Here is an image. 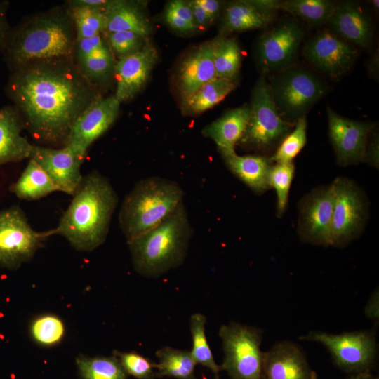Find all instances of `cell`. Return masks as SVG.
Segmentation results:
<instances>
[{
  "label": "cell",
  "instance_id": "1",
  "mask_svg": "<svg viewBox=\"0 0 379 379\" xmlns=\"http://www.w3.org/2000/svg\"><path fill=\"white\" fill-rule=\"evenodd\" d=\"M6 93L33 138L65 146L77 118L100 97L72 58L28 63L11 71Z\"/></svg>",
  "mask_w": 379,
  "mask_h": 379
},
{
  "label": "cell",
  "instance_id": "2",
  "mask_svg": "<svg viewBox=\"0 0 379 379\" xmlns=\"http://www.w3.org/2000/svg\"><path fill=\"white\" fill-rule=\"evenodd\" d=\"M118 196L109 180L98 171L83 176L62 215L55 234L65 237L79 251H92L108 234Z\"/></svg>",
  "mask_w": 379,
  "mask_h": 379
},
{
  "label": "cell",
  "instance_id": "3",
  "mask_svg": "<svg viewBox=\"0 0 379 379\" xmlns=\"http://www.w3.org/2000/svg\"><path fill=\"white\" fill-rule=\"evenodd\" d=\"M76 40L68 8L58 6L11 28L1 51L13 71L35 61L72 58Z\"/></svg>",
  "mask_w": 379,
  "mask_h": 379
},
{
  "label": "cell",
  "instance_id": "4",
  "mask_svg": "<svg viewBox=\"0 0 379 379\" xmlns=\"http://www.w3.org/2000/svg\"><path fill=\"white\" fill-rule=\"evenodd\" d=\"M192 229L182 202L161 223L127 242L135 270L157 277L183 263Z\"/></svg>",
  "mask_w": 379,
  "mask_h": 379
},
{
  "label": "cell",
  "instance_id": "5",
  "mask_svg": "<svg viewBox=\"0 0 379 379\" xmlns=\"http://www.w3.org/2000/svg\"><path fill=\"white\" fill-rule=\"evenodd\" d=\"M175 181L160 177L140 180L126 195L119 214L120 228L128 242L167 218L183 202Z\"/></svg>",
  "mask_w": 379,
  "mask_h": 379
},
{
  "label": "cell",
  "instance_id": "6",
  "mask_svg": "<svg viewBox=\"0 0 379 379\" xmlns=\"http://www.w3.org/2000/svg\"><path fill=\"white\" fill-rule=\"evenodd\" d=\"M271 76L267 82L275 107L293 126L326 93V84L318 77L300 67L292 65Z\"/></svg>",
  "mask_w": 379,
  "mask_h": 379
},
{
  "label": "cell",
  "instance_id": "7",
  "mask_svg": "<svg viewBox=\"0 0 379 379\" xmlns=\"http://www.w3.org/2000/svg\"><path fill=\"white\" fill-rule=\"evenodd\" d=\"M219 335L224 351L221 371L231 379H264L261 329L231 322L220 327Z\"/></svg>",
  "mask_w": 379,
  "mask_h": 379
},
{
  "label": "cell",
  "instance_id": "8",
  "mask_svg": "<svg viewBox=\"0 0 379 379\" xmlns=\"http://www.w3.org/2000/svg\"><path fill=\"white\" fill-rule=\"evenodd\" d=\"M249 109V120L239 142L244 146L269 150L281 142L293 126L280 117L264 74L261 73L254 86Z\"/></svg>",
  "mask_w": 379,
  "mask_h": 379
},
{
  "label": "cell",
  "instance_id": "9",
  "mask_svg": "<svg viewBox=\"0 0 379 379\" xmlns=\"http://www.w3.org/2000/svg\"><path fill=\"white\" fill-rule=\"evenodd\" d=\"M300 340L323 345L330 352L335 364L342 371L353 374L371 373L376 364L378 343L371 331H357L332 334L310 331Z\"/></svg>",
  "mask_w": 379,
  "mask_h": 379
},
{
  "label": "cell",
  "instance_id": "10",
  "mask_svg": "<svg viewBox=\"0 0 379 379\" xmlns=\"http://www.w3.org/2000/svg\"><path fill=\"white\" fill-rule=\"evenodd\" d=\"M54 230H34L23 211L13 206L0 211V266L17 270L29 261Z\"/></svg>",
  "mask_w": 379,
  "mask_h": 379
},
{
  "label": "cell",
  "instance_id": "11",
  "mask_svg": "<svg viewBox=\"0 0 379 379\" xmlns=\"http://www.w3.org/2000/svg\"><path fill=\"white\" fill-rule=\"evenodd\" d=\"M334 203L331 220V246L343 247L359 236L368 216L365 194L352 180L337 178L332 183Z\"/></svg>",
  "mask_w": 379,
  "mask_h": 379
},
{
  "label": "cell",
  "instance_id": "12",
  "mask_svg": "<svg viewBox=\"0 0 379 379\" xmlns=\"http://www.w3.org/2000/svg\"><path fill=\"white\" fill-rule=\"evenodd\" d=\"M305 36L303 28L291 19L281 20L265 32L255 49L261 73L272 74L293 65Z\"/></svg>",
  "mask_w": 379,
  "mask_h": 379
},
{
  "label": "cell",
  "instance_id": "13",
  "mask_svg": "<svg viewBox=\"0 0 379 379\" xmlns=\"http://www.w3.org/2000/svg\"><path fill=\"white\" fill-rule=\"evenodd\" d=\"M332 184L314 189L299 204L298 232L304 242L331 246V220L334 203Z\"/></svg>",
  "mask_w": 379,
  "mask_h": 379
},
{
  "label": "cell",
  "instance_id": "14",
  "mask_svg": "<svg viewBox=\"0 0 379 379\" xmlns=\"http://www.w3.org/2000/svg\"><path fill=\"white\" fill-rule=\"evenodd\" d=\"M120 104L114 95L96 99L77 118L65 146L84 161L90 146L116 121Z\"/></svg>",
  "mask_w": 379,
  "mask_h": 379
},
{
  "label": "cell",
  "instance_id": "15",
  "mask_svg": "<svg viewBox=\"0 0 379 379\" xmlns=\"http://www.w3.org/2000/svg\"><path fill=\"white\" fill-rule=\"evenodd\" d=\"M303 54L314 68L333 79L347 73L359 56L354 46L329 29L310 38L304 46Z\"/></svg>",
  "mask_w": 379,
  "mask_h": 379
},
{
  "label": "cell",
  "instance_id": "16",
  "mask_svg": "<svg viewBox=\"0 0 379 379\" xmlns=\"http://www.w3.org/2000/svg\"><path fill=\"white\" fill-rule=\"evenodd\" d=\"M328 133L337 163L342 166L365 161L366 149L375 124L343 117L326 108Z\"/></svg>",
  "mask_w": 379,
  "mask_h": 379
},
{
  "label": "cell",
  "instance_id": "17",
  "mask_svg": "<svg viewBox=\"0 0 379 379\" xmlns=\"http://www.w3.org/2000/svg\"><path fill=\"white\" fill-rule=\"evenodd\" d=\"M30 159L42 168L59 191L74 194L83 178L84 161L69 147L34 145Z\"/></svg>",
  "mask_w": 379,
  "mask_h": 379
},
{
  "label": "cell",
  "instance_id": "18",
  "mask_svg": "<svg viewBox=\"0 0 379 379\" xmlns=\"http://www.w3.org/2000/svg\"><path fill=\"white\" fill-rule=\"evenodd\" d=\"M157 60L155 47L147 42L137 53L116 62L114 95L120 103L132 99L142 89Z\"/></svg>",
  "mask_w": 379,
  "mask_h": 379
},
{
  "label": "cell",
  "instance_id": "19",
  "mask_svg": "<svg viewBox=\"0 0 379 379\" xmlns=\"http://www.w3.org/2000/svg\"><path fill=\"white\" fill-rule=\"evenodd\" d=\"M264 379H317L302 348L291 341L276 343L264 352Z\"/></svg>",
  "mask_w": 379,
  "mask_h": 379
},
{
  "label": "cell",
  "instance_id": "20",
  "mask_svg": "<svg viewBox=\"0 0 379 379\" xmlns=\"http://www.w3.org/2000/svg\"><path fill=\"white\" fill-rule=\"evenodd\" d=\"M327 23L330 31L349 44L363 48L371 46V20L357 3L347 1L337 4Z\"/></svg>",
  "mask_w": 379,
  "mask_h": 379
},
{
  "label": "cell",
  "instance_id": "21",
  "mask_svg": "<svg viewBox=\"0 0 379 379\" xmlns=\"http://www.w3.org/2000/svg\"><path fill=\"white\" fill-rule=\"evenodd\" d=\"M215 42L216 40L201 44L181 62L177 86L182 103L201 86L216 78L213 63Z\"/></svg>",
  "mask_w": 379,
  "mask_h": 379
},
{
  "label": "cell",
  "instance_id": "22",
  "mask_svg": "<svg viewBox=\"0 0 379 379\" xmlns=\"http://www.w3.org/2000/svg\"><path fill=\"white\" fill-rule=\"evenodd\" d=\"M25 125L13 105L0 109V166L30 159L34 145L22 135Z\"/></svg>",
  "mask_w": 379,
  "mask_h": 379
},
{
  "label": "cell",
  "instance_id": "23",
  "mask_svg": "<svg viewBox=\"0 0 379 379\" xmlns=\"http://www.w3.org/2000/svg\"><path fill=\"white\" fill-rule=\"evenodd\" d=\"M229 170L255 193L260 194L270 188V159L258 155L239 156L235 151L220 152Z\"/></svg>",
  "mask_w": 379,
  "mask_h": 379
},
{
  "label": "cell",
  "instance_id": "24",
  "mask_svg": "<svg viewBox=\"0 0 379 379\" xmlns=\"http://www.w3.org/2000/svg\"><path fill=\"white\" fill-rule=\"evenodd\" d=\"M105 16L104 32H132L145 38L152 26L138 3L124 0H109L103 8Z\"/></svg>",
  "mask_w": 379,
  "mask_h": 379
},
{
  "label": "cell",
  "instance_id": "25",
  "mask_svg": "<svg viewBox=\"0 0 379 379\" xmlns=\"http://www.w3.org/2000/svg\"><path fill=\"white\" fill-rule=\"evenodd\" d=\"M249 117V106L232 109L205 126L202 134L215 143L220 152L234 151L246 131Z\"/></svg>",
  "mask_w": 379,
  "mask_h": 379
},
{
  "label": "cell",
  "instance_id": "26",
  "mask_svg": "<svg viewBox=\"0 0 379 379\" xmlns=\"http://www.w3.org/2000/svg\"><path fill=\"white\" fill-rule=\"evenodd\" d=\"M272 16L262 13L249 1H234L225 6L220 27L224 33L260 29L270 24Z\"/></svg>",
  "mask_w": 379,
  "mask_h": 379
},
{
  "label": "cell",
  "instance_id": "27",
  "mask_svg": "<svg viewBox=\"0 0 379 379\" xmlns=\"http://www.w3.org/2000/svg\"><path fill=\"white\" fill-rule=\"evenodd\" d=\"M10 190L18 198L25 200H36L59 191L42 168L31 159Z\"/></svg>",
  "mask_w": 379,
  "mask_h": 379
},
{
  "label": "cell",
  "instance_id": "28",
  "mask_svg": "<svg viewBox=\"0 0 379 379\" xmlns=\"http://www.w3.org/2000/svg\"><path fill=\"white\" fill-rule=\"evenodd\" d=\"M236 86V81L218 77L213 79L182 103L183 113L187 115H197L213 107Z\"/></svg>",
  "mask_w": 379,
  "mask_h": 379
},
{
  "label": "cell",
  "instance_id": "29",
  "mask_svg": "<svg viewBox=\"0 0 379 379\" xmlns=\"http://www.w3.org/2000/svg\"><path fill=\"white\" fill-rule=\"evenodd\" d=\"M337 4L328 0L272 1V7L299 17L313 26L327 23Z\"/></svg>",
  "mask_w": 379,
  "mask_h": 379
},
{
  "label": "cell",
  "instance_id": "30",
  "mask_svg": "<svg viewBox=\"0 0 379 379\" xmlns=\"http://www.w3.org/2000/svg\"><path fill=\"white\" fill-rule=\"evenodd\" d=\"M156 356L159 361L155 365V377L196 379L194 368L197 364L190 352L167 346L158 350Z\"/></svg>",
  "mask_w": 379,
  "mask_h": 379
},
{
  "label": "cell",
  "instance_id": "31",
  "mask_svg": "<svg viewBox=\"0 0 379 379\" xmlns=\"http://www.w3.org/2000/svg\"><path fill=\"white\" fill-rule=\"evenodd\" d=\"M68 10L71 15L77 39H88L101 34L105 29L103 8L70 1Z\"/></svg>",
  "mask_w": 379,
  "mask_h": 379
},
{
  "label": "cell",
  "instance_id": "32",
  "mask_svg": "<svg viewBox=\"0 0 379 379\" xmlns=\"http://www.w3.org/2000/svg\"><path fill=\"white\" fill-rule=\"evenodd\" d=\"M76 364L81 379H126V373L118 359L112 357L80 354Z\"/></svg>",
  "mask_w": 379,
  "mask_h": 379
},
{
  "label": "cell",
  "instance_id": "33",
  "mask_svg": "<svg viewBox=\"0 0 379 379\" xmlns=\"http://www.w3.org/2000/svg\"><path fill=\"white\" fill-rule=\"evenodd\" d=\"M82 76L96 86L114 76L116 60L109 46L87 58L74 61Z\"/></svg>",
  "mask_w": 379,
  "mask_h": 379
},
{
  "label": "cell",
  "instance_id": "34",
  "mask_svg": "<svg viewBox=\"0 0 379 379\" xmlns=\"http://www.w3.org/2000/svg\"><path fill=\"white\" fill-rule=\"evenodd\" d=\"M241 62V52L234 38L216 40L213 63L216 77L236 81Z\"/></svg>",
  "mask_w": 379,
  "mask_h": 379
},
{
  "label": "cell",
  "instance_id": "35",
  "mask_svg": "<svg viewBox=\"0 0 379 379\" xmlns=\"http://www.w3.org/2000/svg\"><path fill=\"white\" fill-rule=\"evenodd\" d=\"M29 332L32 340L37 345L52 347L62 341L66 329L60 317L46 313L38 315L31 321Z\"/></svg>",
  "mask_w": 379,
  "mask_h": 379
},
{
  "label": "cell",
  "instance_id": "36",
  "mask_svg": "<svg viewBox=\"0 0 379 379\" xmlns=\"http://www.w3.org/2000/svg\"><path fill=\"white\" fill-rule=\"evenodd\" d=\"M206 317L201 313L194 314L190 317V327L192 340L190 353L197 364L208 368L215 374V379H219L218 374L221 369L214 360L206 336Z\"/></svg>",
  "mask_w": 379,
  "mask_h": 379
},
{
  "label": "cell",
  "instance_id": "37",
  "mask_svg": "<svg viewBox=\"0 0 379 379\" xmlns=\"http://www.w3.org/2000/svg\"><path fill=\"white\" fill-rule=\"evenodd\" d=\"M307 141L306 115L300 118L294 128L281 141L274 154L270 158L276 164L293 162V159L304 147Z\"/></svg>",
  "mask_w": 379,
  "mask_h": 379
},
{
  "label": "cell",
  "instance_id": "38",
  "mask_svg": "<svg viewBox=\"0 0 379 379\" xmlns=\"http://www.w3.org/2000/svg\"><path fill=\"white\" fill-rule=\"evenodd\" d=\"M295 166L293 162L276 164L272 166L268 175L270 187L277 194V214L281 217L285 212L290 187L293 178Z\"/></svg>",
  "mask_w": 379,
  "mask_h": 379
},
{
  "label": "cell",
  "instance_id": "39",
  "mask_svg": "<svg viewBox=\"0 0 379 379\" xmlns=\"http://www.w3.org/2000/svg\"><path fill=\"white\" fill-rule=\"evenodd\" d=\"M105 37L114 58L119 60L131 55L145 45V38L132 32H103Z\"/></svg>",
  "mask_w": 379,
  "mask_h": 379
},
{
  "label": "cell",
  "instance_id": "40",
  "mask_svg": "<svg viewBox=\"0 0 379 379\" xmlns=\"http://www.w3.org/2000/svg\"><path fill=\"white\" fill-rule=\"evenodd\" d=\"M113 355L118 359L126 373L137 379H154L156 364L135 352L114 350Z\"/></svg>",
  "mask_w": 379,
  "mask_h": 379
},
{
  "label": "cell",
  "instance_id": "41",
  "mask_svg": "<svg viewBox=\"0 0 379 379\" xmlns=\"http://www.w3.org/2000/svg\"><path fill=\"white\" fill-rule=\"evenodd\" d=\"M107 46L108 44L102 34L92 38L77 39L74 47L72 59L76 61L87 58L101 51Z\"/></svg>",
  "mask_w": 379,
  "mask_h": 379
},
{
  "label": "cell",
  "instance_id": "42",
  "mask_svg": "<svg viewBox=\"0 0 379 379\" xmlns=\"http://www.w3.org/2000/svg\"><path fill=\"white\" fill-rule=\"evenodd\" d=\"M166 8L172 11L180 20L197 29L188 2L182 0L172 1L167 5Z\"/></svg>",
  "mask_w": 379,
  "mask_h": 379
},
{
  "label": "cell",
  "instance_id": "43",
  "mask_svg": "<svg viewBox=\"0 0 379 379\" xmlns=\"http://www.w3.org/2000/svg\"><path fill=\"white\" fill-rule=\"evenodd\" d=\"M194 19L195 24L198 27L206 28L212 23L208 15L204 9L198 4L197 0L187 1Z\"/></svg>",
  "mask_w": 379,
  "mask_h": 379
},
{
  "label": "cell",
  "instance_id": "44",
  "mask_svg": "<svg viewBox=\"0 0 379 379\" xmlns=\"http://www.w3.org/2000/svg\"><path fill=\"white\" fill-rule=\"evenodd\" d=\"M9 2L3 1L0 2V50L1 51L11 27L8 21V10Z\"/></svg>",
  "mask_w": 379,
  "mask_h": 379
},
{
  "label": "cell",
  "instance_id": "45",
  "mask_svg": "<svg viewBox=\"0 0 379 379\" xmlns=\"http://www.w3.org/2000/svg\"><path fill=\"white\" fill-rule=\"evenodd\" d=\"M164 19L167 24L173 29L182 32L194 31L196 29L186 22L180 20L172 11L166 8Z\"/></svg>",
  "mask_w": 379,
  "mask_h": 379
},
{
  "label": "cell",
  "instance_id": "46",
  "mask_svg": "<svg viewBox=\"0 0 379 379\" xmlns=\"http://www.w3.org/2000/svg\"><path fill=\"white\" fill-rule=\"evenodd\" d=\"M375 125L371 131L366 149L365 161H373L375 164L378 160V136Z\"/></svg>",
  "mask_w": 379,
  "mask_h": 379
},
{
  "label": "cell",
  "instance_id": "47",
  "mask_svg": "<svg viewBox=\"0 0 379 379\" xmlns=\"http://www.w3.org/2000/svg\"><path fill=\"white\" fill-rule=\"evenodd\" d=\"M378 300V290H376L372 293L364 309L365 315L369 319L377 321L379 319Z\"/></svg>",
  "mask_w": 379,
  "mask_h": 379
},
{
  "label": "cell",
  "instance_id": "48",
  "mask_svg": "<svg viewBox=\"0 0 379 379\" xmlns=\"http://www.w3.org/2000/svg\"><path fill=\"white\" fill-rule=\"evenodd\" d=\"M198 4L208 15L212 22L217 18L221 11V3L215 0H197Z\"/></svg>",
  "mask_w": 379,
  "mask_h": 379
},
{
  "label": "cell",
  "instance_id": "49",
  "mask_svg": "<svg viewBox=\"0 0 379 379\" xmlns=\"http://www.w3.org/2000/svg\"><path fill=\"white\" fill-rule=\"evenodd\" d=\"M371 59V58H370ZM368 71L371 76L375 77L378 75V53H375L368 62Z\"/></svg>",
  "mask_w": 379,
  "mask_h": 379
},
{
  "label": "cell",
  "instance_id": "50",
  "mask_svg": "<svg viewBox=\"0 0 379 379\" xmlns=\"http://www.w3.org/2000/svg\"><path fill=\"white\" fill-rule=\"evenodd\" d=\"M347 379H379V378L378 377L373 375L371 373H363L351 375Z\"/></svg>",
  "mask_w": 379,
  "mask_h": 379
},
{
  "label": "cell",
  "instance_id": "51",
  "mask_svg": "<svg viewBox=\"0 0 379 379\" xmlns=\"http://www.w3.org/2000/svg\"><path fill=\"white\" fill-rule=\"evenodd\" d=\"M371 4L372 5V7L373 8V9L376 11H378V9H379V1L378 0H373V1H371Z\"/></svg>",
  "mask_w": 379,
  "mask_h": 379
}]
</instances>
